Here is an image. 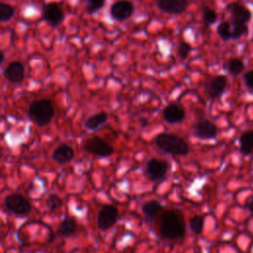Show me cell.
<instances>
[{
  "label": "cell",
  "instance_id": "cell-1",
  "mask_svg": "<svg viewBox=\"0 0 253 253\" xmlns=\"http://www.w3.org/2000/svg\"><path fill=\"white\" fill-rule=\"evenodd\" d=\"M158 230L161 237L168 240H178L184 237L186 225L184 218L178 211H164L159 218Z\"/></svg>",
  "mask_w": 253,
  "mask_h": 253
},
{
  "label": "cell",
  "instance_id": "cell-2",
  "mask_svg": "<svg viewBox=\"0 0 253 253\" xmlns=\"http://www.w3.org/2000/svg\"><path fill=\"white\" fill-rule=\"evenodd\" d=\"M154 143L161 151L173 156H185L190 150L188 142L174 133H159L154 137Z\"/></svg>",
  "mask_w": 253,
  "mask_h": 253
},
{
  "label": "cell",
  "instance_id": "cell-3",
  "mask_svg": "<svg viewBox=\"0 0 253 253\" xmlns=\"http://www.w3.org/2000/svg\"><path fill=\"white\" fill-rule=\"evenodd\" d=\"M28 115L37 126H45L50 124L53 118V106L47 99L35 100L29 107Z\"/></svg>",
  "mask_w": 253,
  "mask_h": 253
},
{
  "label": "cell",
  "instance_id": "cell-4",
  "mask_svg": "<svg viewBox=\"0 0 253 253\" xmlns=\"http://www.w3.org/2000/svg\"><path fill=\"white\" fill-rule=\"evenodd\" d=\"M4 206L7 211L16 215H28L32 211V205L30 201L22 194L13 193L4 199Z\"/></svg>",
  "mask_w": 253,
  "mask_h": 253
},
{
  "label": "cell",
  "instance_id": "cell-5",
  "mask_svg": "<svg viewBox=\"0 0 253 253\" xmlns=\"http://www.w3.org/2000/svg\"><path fill=\"white\" fill-rule=\"evenodd\" d=\"M85 151L97 157H108L114 153V147L100 136H90L83 143Z\"/></svg>",
  "mask_w": 253,
  "mask_h": 253
},
{
  "label": "cell",
  "instance_id": "cell-6",
  "mask_svg": "<svg viewBox=\"0 0 253 253\" xmlns=\"http://www.w3.org/2000/svg\"><path fill=\"white\" fill-rule=\"evenodd\" d=\"M168 169L169 164L167 161L158 158H151L145 165V174L150 181L160 182L166 177Z\"/></svg>",
  "mask_w": 253,
  "mask_h": 253
},
{
  "label": "cell",
  "instance_id": "cell-7",
  "mask_svg": "<svg viewBox=\"0 0 253 253\" xmlns=\"http://www.w3.org/2000/svg\"><path fill=\"white\" fill-rule=\"evenodd\" d=\"M193 133L200 139H212L217 135V126L206 118L198 119L192 126Z\"/></svg>",
  "mask_w": 253,
  "mask_h": 253
},
{
  "label": "cell",
  "instance_id": "cell-8",
  "mask_svg": "<svg viewBox=\"0 0 253 253\" xmlns=\"http://www.w3.org/2000/svg\"><path fill=\"white\" fill-rule=\"evenodd\" d=\"M119 215L118 209L113 205L103 206L97 216V226L100 230L106 231L111 228L117 221Z\"/></svg>",
  "mask_w": 253,
  "mask_h": 253
},
{
  "label": "cell",
  "instance_id": "cell-9",
  "mask_svg": "<svg viewBox=\"0 0 253 253\" xmlns=\"http://www.w3.org/2000/svg\"><path fill=\"white\" fill-rule=\"evenodd\" d=\"M42 16L44 21L50 27H57L64 19V13L62 7L57 2H48L43 5Z\"/></svg>",
  "mask_w": 253,
  "mask_h": 253
},
{
  "label": "cell",
  "instance_id": "cell-10",
  "mask_svg": "<svg viewBox=\"0 0 253 253\" xmlns=\"http://www.w3.org/2000/svg\"><path fill=\"white\" fill-rule=\"evenodd\" d=\"M134 11V6L129 0H118L110 8L111 17L117 22L127 20Z\"/></svg>",
  "mask_w": 253,
  "mask_h": 253
},
{
  "label": "cell",
  "instance_id": "cell-11",
  "mask_svg": "<svg viewBox=\"0 0 253 253\" xmlns=\"http://www.w3.org/2000/svg\"><path fill=\"white\" fill-rule=\"evenodd\" d=\"M227 86V79L223 75L211 77L205 84V92L211 99L218 98L222 95Z\"/></svg>",
  "mask_w": 253,
  "mask_h": 253
},
{
  "label": "cell",
  "instance_id": "cell-12",
  "mask_svg": "<svg viewBox=\"0 0 253 253\" xmlns=\"http://www.w3.org/2000/svg\"><path fill=\"white\" fill-rule=\"evenodd\" d=\"M159 10L166 14L180 15L184 13L189 5L188 0H155Z\"/></svg>",
  "mask_w": 253,
  "mask_h": 253
},
{
  "label": "cell",
  "instance_id": "cell-13",
  "mask_svg": "<svg viewBox=\"0 0 253 253\" xmlns=\"http://www.w3.org/2000/svg\"><path fill=\"white\" fill-rule=\"evenodd\" d=\"M3 76L10 83H21L25 78V66L20 61L10 62L3 70Z\"/></svg>",
  "mask_w": 253,
  "mask_h": 253
},
{
  "label": "cell",
  "instance_id": "cell-14",
  "mask_svg": "<svg viewBox=\"0 0 253 253\" xmlns=\"http://www.w3.org/2000/svg\"><path fill=\"white\" fill-rule=\"evenodd\" d=\"M162 116L166 123L173 125L183 122L186 117V112L181 105L177 103H171L164 108Z\"/></svg>",
  "mask_w": 253,
  "mask_h": 253
},
{
  "label": "cell",
  "instance_id": "cell-15",
  "mask_svg": "<svg viewBox=\"0 0 253 253\" xmlns=\"http://www.w3.org/2000/svg\"><path fill=\"white\" fill-rule=\"evenodd\" d=\"M227 12L231 15V22H238L246 24L251 19L250 10L241 3L232 2L226 6Z\"/></svg>",
  "mask_w": 253,
  "mask_h": 253
},
{
  "label": "cell",
  "instance_id": "cell-16",
  "mask_svg": "<svg viewBox=\"0 0 253 253\" xmlns=\"http://www.w3.org/2000/svg\"><path fill=\"white\" fill-rule=\"evenodd\" d=\"M52 159L58 164H66L74 158V150L67 143H61L52 151Z\"/></svg>",
  "mask_w": 253,
  "mask_h": 253
},
{
  "label": "cell",
  "instance_id": "cell-17",
  "mask_svg": "<svg viewBox=\"0 0 253 253\" xmlns=\"http://www.w3.org/2000/svg\"><path fill=\"white\" fill-rule=\"evenodd\" d=\"M77 230V223L73 217H65L58 225L57 234L62 237H68L75 233Z\"/></svg>",
  "mask_w": 253,
  "mask_h": 253
},
{
  "label": "cell",
  "instance_id": "cell-18",
  "mask_svg": "<svg viewBox=\"0 0 253 253\" xmlns=\"http://www.w3.org/2000/svg\"><path fill=\"white\" fill-rule=\"evenodd\" d=\"M107 121H108V113L104 111L98 112L86 120L85 126L90 130H96L100 126L105 125Z\"/></svg>",
  "mask_w": 253,
  "mask_h": 253
},
{
  "label": "cell",
  "instance_id": "cell-19",
  "mask_svg": "<svg viewBox=\"0 0 253 253\" xmlns=\"http://www.w3.org/2000/svg\"><path fill=\"white\" fill-rule=\"evenodd\" d=\"M142 212L144 213L145 217L151 222L154 216L162 211V205L156 200H150L142 204L141 207Z\"/></svg>",
  "mask_w": 253,
  "mask_h": 253
},
{
  "label": "cell",
  "instance_id": "cell-20",
  "mask_svg": "<svg viewBox=\"0 0 253 253\" xmlns=\"http://www.w3.org/2000/svg\"><path fill=\"white\" fill-rule=\"evenodd\" d=\"M240 151L244 155H248L253 151V130L244 131L239 138Z\"/></svg>",
  "mask_w": 253,
  "mask_h": 253
},
{
  "label": "cell",
  "instance_id": "cell-21",
  "mask_svg": "<svg viewBox=\"0 0 253 253\" xmlns=\"http://www.w3.org/2000/svg\"><path fill=\"white\" fill-rule=\"evenodd\" d=\"M244 68L243 60L238 57L230 58L226 63V69L232 76H237Z\"/></svg>",
  "mask_w": 253,
  "mask_h": 253
},
{
  "label": "cell",
  "instance_id": "cell-22",
  "mask_svg": "<svg viewBox=\"0 0 253 253\" xmlns=\"http://www.w3.org/2000/svg\"><path fill=\"white\" fill-rule=\"evenodd\" d=\"M216 33L219 36V38L223 41H228V40L232 39L231 25L226 21H222L218 24V26L216 28Z\"/></svg>",
  "mask_w": 253,
  "mask_h": 253
},
{
  "label": "cell",
  "instance_id": "cell-23",
  "mask_svg": "<svg viewBox=\"0 0 253 253\" xmlns=\"http://www.w3.org/2000/svg\"><path fill=\"white\" fill-rule=\"evenodd\" d=\"M85 11L88 14H94L102 9L106 3V0H82Z\"/></svg>",
  "mask_w": 253,
  "mask_h": 253
},
{
  "label": "cell",
  "instance_id": "cell-24",
  "mask_svg": "<svg viewBox=\"0 0 253 253\" xmlns=\"http://www.w3.org/2000/svg\"><path fill=\"white\" fill-rule=\"evenodd\" d=\"M14 13H15V9L12 5L5 2L0 3V21L1 22L9 21L14 16Z\"/></svg>",
  "mask_w": 253,
  "mask_h": 253
},
{
  "label": "cell",
  "instance_id": "cell-25",
  "mask_svg": "<svg viewBox=\"0 0 253 253\" xmlns=\"http://www.w3.org/2000/svg\"><path fill=\"white\" fill-rule=\"evenodd\" d=\"M204 222H205V219L202 215L196 214V215L192 216L190 218V228H191V230L196 234L202 233L203 229H204Z\"/></svg>",
  "mask_w": 253,
  "mask_h": 253
},
{
  "label": "cell",
  "instance_id": "cell-26",
  "mask_svg": "<svg viewBox=\"0 0 253 253\" xmlns=\"http://www.w3.org/2000/svg\"><path fill=\"white\" fill-rule=\"evenodd\" d=\"M248 31L247 25L243 23L238 22H231V33H232V39L237 40L241 38L243 35H245Z\"/></svg>",
  "mask_w": 253,
  "mask_h": 253
},
{
  "label": "cell",
  "instance_id": "cell-27",
  "mask_svg": "<svg viewBox=\"0 0 253 253\" xmlns=\"http://www.w3.org/2000/svg\"><path fill=\"white\" fill-rule=\"evenodd\" d=\"M45 205L49 211H54L62 206V201L56 194H49L46 198Z\"/></svg>",
  "mask_w": 253,
  "mask_h": 253
},
{
  "label": "cell",
  "instance_id": "cell-28",
  "mask_svg": "<svg viewBox=\"0 0 253 253\" xmlns=\"http://www.w3.org/2000/svg\"><path fill=\"white\" fill-rule=\"evenodd\" d=\"M202 17H203L204 22L206 24H208V25L213 24L217 20L216 12L213 9L210 8V7H204L203 8V10H202Z\"/></svg>",
  "mask_w": 253,
  "mask_h": 253
},
{
  "label": "cell",
  "instance_id": "cell-29",
  "mask_svg": "<svg viewBox=\"0 0 253 253\" xmlns=\"http://www.w3.org/2000/svg\"><path fill=\"white\" fill-rule=\"evenodd\" d=\"M192 50V46L186 42H180L179 45H178V48H177V54L178 56L181 58V59H185L188 57V55L190 54Z\"/></svg>",
  "mask_w": 253,
  "mask_h": 253
},
{
  "label": "cell",
  "instance_id": "cell-30",
  "mask_svg": "<svg viewBox=\"0 0 253 253\" xmlns=\"http://www.w3.org/2000/svg\"><path fill=\"white\" fill-rule=\"evenodd\" d=\"M243 80H244V83H245L246 87L253 90V70L247 71L243 75Z\"/></svg>",
  "mask_w": 253,
  "mask_h": 253
},
{
  "label": "cell",
  "instance_id": "cell-31",
  "mask_svg": "<svg viewBox=\"0 0 253 253\" xmlns=\"http://www.w3.org/2000/svg\"><path fill=\"white\" fill-rule=\"evenodd\" d=\"M245 206H246V208L249 210V211L251 212V214L253 215V195L247 199Z\"/></svg>",
  "mask_w": 253,
  "mask_h": 253
},
{
  "label": "cell",
  "instance_id": "cell-32",
  "mask_svg": "<svg viewBox=\"0 0 253 253\" xmlns=\"http://www.w3.org/2000/svg\"><path fill=\"white\" fill-rule=\"evenodd\" d=\"M4 58H5V56H4V51H3V50H0V63H1V64L3 63Z\"/></svg>",
  "mask_w": 253,
  "mask_h": 253
}]
</instances>
